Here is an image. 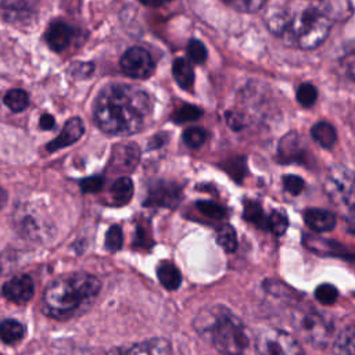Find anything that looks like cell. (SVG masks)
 <instances>
[{
	"label": "cell",
	"mask_w": 355,
	"mask_h": 355,
	"mask_svg": "<svg viewBox=\"0 0 355 355\" xmlns=\"http://www.w3.org/2000/svg\"><path fill=\"white\" fill-rule=\"evenodd\" d=\"M288 220L282 211H273L266 219V229L270 230L275 236H282L287 229Z\"/></svg>",
	"instance_id": "32"
},
{
	"label": "cell",
	"mask_w": 355,
	"mask_h": 355,
	"mask_svg": "<svg viewBox=\"0 0 355 355\" xmlns=\"http://www.w3.org/2000/svg\"><path fill=\"white\" fill-rule=\"evenodd\" d=\"M1 291L6 300H8L10 302L24 305L29 302L33 297V280L28 275H17L4 283Z\"/></svg>",
	"instance_id": "11"
},
{
	"label": "cell",
	"mask_w": 355,
	"mask_h": 355,
	"mask_svg": "<svg viewBox=\"0 0 355 355\" xmlns=\"http://www.w3.org/2000/svg\"><path fill=\"white\" fill-rule=\"evenodd\" d=\"M333 355H355V324L338 334L334 343Z\"/></svg>",
	"instance_id": "23"
},
{
	"label": "cell",
	"mask_w": 355,
	"mask_h": 355,
	"mask_svg": "<svg viewBox=\"0 0 355 355\" xmlns=\"http://www.w3.org/2000/svg\"><path fill=\"white\" fill-rule=\"evenodd\" d=\"M305 244L312 250V251H316L319 254H330V255H334V257H347V250L345 247H341V245H337L331 241H324L322 239H318V237H313V236H305Z\"/></svg>",
	"instance_id": "24"
},
{
	"label": "cell",
	"mask_w": 355,
	"mask_h": 355,
	"mask_svg": "<svg viewBox=\"0 0 355 355\" xmlns=\"http://www.w3.org/2000/svg\"><path fill=\"white\" fill-rule=\"evenodd\" d=\"M294 326L298 336L316 347H324L331 337L333 327L330 319L313 309L301 311L295 315Z\"/></svg>",
	"instance_id": "6"
},
{
	"label": "cell",
	"mask_w": 355,
	"mask_h": 355,
	"mask_svg": "<svg viewBox=\"0 0 355 355\" xmlns=\"http://www.w3.org/2000/svg\"><path fill=\"white\" fill-rule=\"evenodd\" d=\"M105 248L111 252L121 250L123 244V233L119 225H112L105 234Z\"/></svg>",
	"instance_id": "33"
},
{
	"label": "cell",
	"mask_w": 355,
	"mask_h": 355,
	"mask_svg": "<svg viewBox=\"0 0 355 355\" xmlns=\"http://www.w3.org/2000/svg\"><path fill=\"white\" fill-rule=\"evenodd\" d=\"M311 136L313 141L324 148H331L337 140L336 129L331 123L326 121H319L311 128Z\"/></svg>",
	"instance_id": "18"
},
{
	"label": "cell",
	"mask_w": 355,
	"mask_h": 355,
	"mask_svg": "<svg viewBox=\"0 0 355 355\" xmlns=\"http://www.w3.org/2000/svg\"><path fill=\"white\" fill-rule=\"evenodd\" d=\"M266 19L268 29L287 46L312 50L320 46L331 29V18L322 7L309 0L293 1L286 7H275Z\"/></svg>",
	"instance_id": "2"
},
{
	"label": "cell",
	"mask_w": 355,
	"mask_h": 355,
	"mask_svg": "<svg viewBox=\"0 0 355 355\" xmlns=\"http://www.w3.org/2000/svg\"><path fill=\"white\" fill-rule=\"evenodd\" d=\"M196 207H197V209H198L202 215H205V216H208V218H212V219H222V218H225L226 214H227V211H226L225 207H222V205H219V204H216V202H214V201L201 200V201H197V202H196Z\"/></svg>",
	"instance_id": "31"
},
{
	"label": "cell",
	"mask_w": 355,
	"mask_h": 355,
	"mask_svg": "<svg viewBox=\"0 0 355 355\" xmlns=\"http://www.w3.org/2000/svg\"><path fill=\"white\" fill-rule=\"evenodd\" d=\"M182 200V189L175 182L157 180L150 184L147 197L144 200L146 207H164L175 208Z\"/></svg>",
	"instance_id": "9"
},
{
	"label": "cell",
	"mask_w": 355,
	"mask_h": 355,
	"mask_svg": "<svg viewBox=\"0 0 355 355\" xmlns=\"http://www.w3.org/2000/svg\"><path fill=\"white\" fill-rule=\"evenodd\" d=\"M244 219L254 223L258 227H266V219L268 216H265L261 205L255 201H245L244 204V211H243Z\"/></svg>",
	"instance_id": "27"
},
{
	"label": "cell",
	"mask_w": 355,
	"mask_h": 355,
	"mask_svg": "<svg viewBox=\"0 0 355 355\" xmlns=\"http://www.w3.org/2000/svg\"><path fill=\"white\" fill-rule=\"evenodd\" d=\"M202 115V111L191 104H184L182 107H179L173 114H172V119L176 123H184V122H190V121H196Z\"/></svg>",
	"instance_id": "29"
},
{
	"label": "cell",
	"mask_w": 355,
	"mask_h": 355,
	"mask_svg": "<svg viewBox=\"0 0 355 355\" xmlns=\"http://www.w3.org/2000/svg\"><path fill=\"white\" fill-rule=\"evenodd\" d=\"M304 219L312 230L319 233L330 232L336 226V215L327 209H306L304 214Z\"/></svg>",
	"instance_id": "16"
},
{
	"label": "cell",
	"mask_w": 355,
	"mask_h": 355,
	"mask_svg": "<svg viewBox=\"0 0 355 355\" xmlns=\"http://www.w3.org/2000/svg\"><path fill=\"white\" fill-rule=\"evenodd\" d=\"M218 244L226 251V252H234L237 248V236L236 230L230 225H223L219 227L216 233Z\"/></svg>",
	"instance_id": "26"
},
{
	"label": "cell",
	"mask_w": 355,
	"mask_h": 355,
	"mask_svg": "<svg viewBox=\"0 0 355 355\" xmlns=\"http://www.w3.org/2000/svg\"><path fill=\"white\" fill-rule=\"evenodd\" d=\"M93 115L97 126L108 135H135L146 126L151 115V100L137 86L111 83L98 92Z\"/></svg>",
	"instance_id": "1"
},
{
	"label": "cell",
	"mask_w": 355,
	"mask_h": 355,
	"mask_svg": "<svg viewBox=\"0 0 355 355\" xmlns=\"http://www.w3.org/2000/svg\"><path fill=\"white\" fill-rule=\"evenodd\" d=\"M200 333H208L211 343L222 355H241L250 336L244 323L225 306L204 308L194 322Z\"/></svg>",
	"instance_id": "4"
},
{
	"label": "cell",
	"mask_w": 355,
	"mask_h": 355,
	"mask_svg": "<svg viewBox=\"0 0 355 355\" xmlns=\"http://www.w3.org/2000/svg\"><path fill=\"white\" fill-rule=\"evenodd\" d=\"M323 187L348 229L355 233V173L347 166L334 165L327 171Z\"/></svg>",
	"instance_id": "5"
},
{
	"label": "cell",
	"mask_w": 355,
	"mask_h": 355,
	"mask_svg": "<svg viewBox=\"0 0 355 355\" xmlns=\"http://www.w3.org/2000/svg\"><path fill=\"white\" fill-rule=\"evenodd\" d=\"M318 100V90L316 87L309 83V82H305V83H301L297 89V101L308 108V107H312Z\"/></svg>",
	"instance_id": "28"
},
{
	"label": "cell",
	"mask_w": 355,
	"mask_h": 355,
	"mask_svg": "<svg viewBox=\"0 0 355 355\" xmlns=\"http://www.w3.org/2000/svg\"><path fill=\"white\" fill-rule=\"evenodd\" d=\"M104 184V180L101 176H90L83 180H80V190L83 193H97L101 190Z\"/></svg>",
	"instance_id": "38"
},
{
	"label": "cell",
	"mask_w": 355,
	"mask_h": 355,
	"mask_svg": "<svg viewBox=\"0 0 355 355\" xmlns=\"http://www.w3.org/2000/svg\"><path fill=\"white\" fill-rule=\"evenodd\" d=\"M257 349L261 355H305L295 338L276 329H266L258 334Z\"/></svg>",
	"instance_id": "7"
},
{
	"label": "cell",
	"mask_w": 355,
	"mask_h": 355,
	"mask_svg": "<svg viewBox=\"0 0 355 355\" xmlns=\"http://www.w3.org/2000/svg\"><path fill=\"white\" fill-rule=\"evenodd\" d=\"M54 116L50 115V114H43L40 116V121H39V125L43 130H49V129H53L54 128Z\"/></svg>",
	"instance_id": "41"
},
{
	"label": "cell",
	"mask_w": 355,
	"mask_h": 355,
	"mask_svg": "<svg viewBox=\"0 0 355 355\" xmlns=\"http://www.w3.org/2000/svg\"><path fill=\"white\" fill-rule=\"evenodd\" d=\"M107 355H172V347L165 338H148L125 347L112 348Z\"/></svg>",
	"instance_id": "10"
},
{
	"label": "cell",
	"mask_w": 355,
	"mask_h": 355,
	"mask_svg": "<svg viewBox=\"0 0 355 355\" xmlns=\"http://www.w3.org/2000/svg\"><path fill=\"white\" fill-rule=\"evenodd\" d=\"M229 7L241 12H254L262 8L266 0H222Z\"/></svg>",
	"instance_id": "34"
},
{
	"label": "cell",
	"mask_w": 355,
	"mask_h": 355,
	"mask_svg": "<svg viewBox=\"0 0 355 355\" xmlns=\"http://www.w3.org/2000/svg\"><path fill=\"white\" fill-rule=\"evenodd\" d=\"M25 336V326L14 319H6L0 323V338L6 344H14Z\"/></svg>",
	"instance_id": "22"
},
{
	"label": "cell",
	"mask_w": 355,
	"mask_h": 355,
	"mask_svg": "<svg viewBox=\"0 0 355 355\" xmlns=\"http://www.w3.org/2000/svg\"><path fill=\"white\" fill-rule=\"evenodd\" d=\"M136 240H135V245L136 247H144V248H148V247H151V236L146 232V229H144V226H141V225H139L137 227H136V237H135Z\"/></svg>",
	"instance_id": "40"
},
{
	"label": "cell",
	"mask_w": 355,
	"mask_h": 355,
	"mask_svg": "<svg viewBox=\"0 0 355 355\" xmlns=\"http://www.w3.org/2000/svg\"><path fill=\"white\" fill-rule=\"evenodd\" d=\"M4 104L14 112H21L29 105L28 93L22 89H11L4 96Z\"/></svg>",
	"instance_id": "25"
},
{
	"label": "cell",
	"mask_w": 355,
	"mask_h": 355,
	"mask_svg": "<svg viewBox=\"0 0 355 355\" xmlns=\"http://www.w3.org/2000/svg\"><path fill=\"white\" fill-rule=\"evenodd\" d=\"M83 133H85V125H83L82 119L78 116L69 118L65 122L61 133L47 144V150L53 153V151L61 150L64 147H68V146L73 144L75 141H78Z\"/></svg>",
	"instance_id": "14"
},
{
	"label": "cell",
	"mask_w": 355,
	"mask_h": 355,
	"mask_svg": "<svg viewBox=\"0 0 355 355\" xmlns=\"http://www.w3.org/2000/svg\"><path fill=\"white\" fill-rule=\"evenodd\" d=\"M279 158L283 162H302L306 154L304 137L295 132H290L279 143Z\"/></svg>",
	"instance_id": "13"
},
{
	"label": "cell",
	"mask_w": 355,
	"mask_h": 355,
	"mask_svg": "<svg viewBox=\"0 0 355 355\" xmlns=\"http://www.w3.org/2000/svg\"><path fill=\"white\" fill-rule=\"evenodd\" d=\"M187 54L190 57V60L196 64H202L207 60V49L202 44V42L197 40V39H191L187 44Z\"/></svg>",
	"instance_id": "35"
},
{
	"label": "cell",
	"mask_w": 355,
	"mask_h": 355,
	"mask_svg": "<svg viewBox=\"0 0 355 355\" xmlns=\"http://www.w3.org/2000/svg\"><path fill=\"white\" fill-rule=\"evenodd\" d=\"M283 184H284V189L291 193L293 196H297L300 194L302 190H304V180L300 178V176H295V175H288V176H284L283 179Z\"/></svg>",
	"instance_id": "37"
},
{
	"label": "cell",
	"mask_w": 355,
	"mask_h": 355,
	"mask_svg": "<svg viewBox=\"0 0 355 355\" xmlns=\"http://www.w3.org/2000/svg\"><path fill=\"white\" fill-rule=\"evenodd\" d=\"M39 0H0V7L8 10H28L33 7Z\"/></svg>",
	"instance_id": "39"
},
{
	"label": "cell",
	"mask_w": 355,
	"mask_h": 355,
	"mask_svg": "<svg viewBox=\"0 0 355 355\" xmlns=\"http://www.w3.org/2000/svg\"><path fill=\"white\" fill-rule=\"evenodd\" d=\"M172 73L176 83L184 89L190 90L194 83V71L193 67L184 58H176L172 64Z\"/></svg>",
	"instance_id": "19"
},
{
	"label": "cell",
	"mask_w": 355,
	"mask_h": 355,
	"mask_svg": "<svg viewBox=\"0 0 355 355\" xmlns=\"http://www.w3.org/2000/svg\"><path fill=\"white\" fill-rule=\"evenodd\" d=\"M139 1L143 3V4H146V6L158 7V6H161V4H164V3H166V1H169V0H139Z\"/></svg>",
	"instance_id": "43"
},
{
	"label": "cell",
	"mask_w": 355,
	"mask_h": 355,
	"mask_svg": "<svg viewBox=\"0 0 355 355\" xmlns=\"http://www.w3.org/2000/svg\"><path fill=\"white\" fill-rule=\"evenodd\" d=\"M133 197V182L128 176H121L118 178L111 189H110V198L111 204L121 207L128 204Z\"/></svg>",
	"instance_id": "17"
},
{
	"label": "cell",
	"mask_w": 355,
	"mask_h": 355,
	"mask_svg": "<svg viewBox=\"0 0 355 355\" xmlns=\"http://www.w3.org/2000/svg\"><path fill=\"white\" fill-rule=\"evenodd\" d=\"M100 288V279L85 272L55 279L44 290L43 312L51 318L68 316L93 300Z\"/></svg>",
	"instance_id": "3"
},
{
	"label": "cell",
	"mask_w": 355,
	"mask_h": 355,
	"mask_svg": "<svg viewBox=\"0 0 355 355\" xmlns=\"http://www.w3.org/2000/svg\"><path fill=\"white\" fill-rule=\"evenodd\" d=\"M71 36L72 29L62 21H55L50 24L46 31V42L49 47L54 51L64 50L69 44Z\"/></svg>",
	"instance_id": "15"
},
{
	"label": "cell",
	"mask_w": 355,
	"mask_h": 355,
	"mask_svg": "<svg viewBox=\"0 0 355 355\" xmlns=\"http://www.w3.org/2000/svg\"><path fill=\"white\" fill-rule=\"evenodd\" d=\"M338 72L345 82L355 86V44L348 46L340 55Z\"/></svg>",
	"instance_id": "20"
},
{
	"label": "cell",
	"mask_w": 355,
	"mask_h": 355,
	"mask_svg": "<svg viewBox=\"0 0 355 355\" xmlns=\"http://www.w3.org/2000/svg\"><path fill=\"white\" fill-rule=\"evenodd\" d=\"M157 276L159 283L166 290H176L182 283V275L179 269L171 262H162L157 268Z\"/></svg>",
	"instance_id": "21"
},
{
	"label": "cell",
	"mask_w": 355,
	"mask_h": 355,
	"mask_svg": "<svg viewBox=\"0 0 355 355\" xmlns=\"http://www.w3.org/2000/svg\"><path fill=\"white\" fill-rule=\"evenodd\" d=\"M6 200H7V193L3 189H0V208L6 204Z\"/></svg>",
	"instance_id": "44"
},
{
	"label": "cell",
	"mask_w": 355,
	"mask_h": 355,
	"mask_svg": "<svg viewBox=\"0 0 355 355\" xmlns=\"http://www.w3.org/2000/svg\"><path fill=\"white\" fill-rule=\"evenodd\" d=\"M165 141H166V136H165V135H155V136L151 139V141L148 143V147H150V148H158V147L164 146Z\"/></svg>",
	"instance_id": "42"
},
{
	"label": "cell",
	"mask_w": 355,
	"mask_h": 355,
	"mask_svg": "<svg viewBox=\"0 0 355 355\" xmlns=\"http://www.w3.org/2000/svg\"><path fill=\"white\" fill-rule=\"evenodd\" d=\"M140 159L139 147L133 143L118 144L112 148L110 158V169L114 172H130L136 168Z\"/></svg>",
	"instance_id": "12"
},
{
	"label": "cell",
	"mask_w": 355,
	"mask_h": 355,
	"mask_svg": "<svg viewBox=\"0 0 355 355\" xmlns=\"http://www.w3.org/2000/svg\"><path fill=\"white\" fill-rule=\"evenodd\" d=\"M121 68L122 71L136 79H146L154 72V61L150 53L141 47H130L121 57Z\"/></svg>",
	"instance_id": "8"
},
{
	"label": "cell",
	"mask_w": 355,
	"mask_h": 355,
	"mask_svg": "<svg viewBox=\"0 0 355 355\" xmlns=\"http://www.w3.org/2000/svg\"><path fill=\"white\" fill-rule=\"evenodd\" d=\"M315 297L319 302L324 304V305H330L333 302H336L337 297H338V291L334 286L331 284H320L316 290H315Z\"/></svg>",
	"instance_id": "36"
},
{
	"label": "cell",
	"mask_w": 355,
	"mask_h": 355,
	"mask_svg": "<svg viewBox=\"0 0 355 355\" xmlns=\"http://www.w3.org/2000/svg\"><path fill=\"white\" fill-rule=\"evenodd\" d=\"M207 139V132L202 128L198 126H193V128H187L183 132V141L189 148H198L204 144Z\"/></svg>",
	"instance_id": "30"
}]
</instances>
